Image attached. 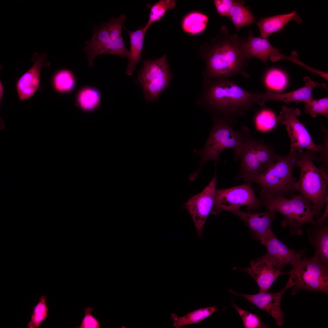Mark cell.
Returning <instances> with one entry per match:
<instances>
[{
  "label": "cell",
  "instance_id": "1",
  "mask_svg": "<svg viewBox=\"0 0 328 328\" xmlns=\"http://www.w3.org/2000/svg\"><path fill=\"white\" fill-rule=\"evenodd\" d=\"M196 103L232 124L255 104L265 105L263 93H252L229 78L203 79Z\"/></svg>",
  "mask_w": 328,
  "mask_h": 328
},
{
  "label": "cell",
  "instance_id": "2",
  "mask_svg": "<svg viewBox=\"0 0 328 328\" xmlns=\"http://www.w3.org/2000/svg\"><path fill=\"white\" fill-rule=\"evenodd\" d=\"M245 41L236 33L229 35L226 27L222 26L220 34L200 50V57L205 63L203 78H229L237 75L249 78L245 71L249 60L242 48Z\"/></svg>",
  "mask_w": 328,
  "mask_h": 328
},
{
  "label": "cell",
  "instance_id": "3",
  "mask_svg": "<svg viewBox=\"0 0 328 328\" xmlns=\"http://www.w3.org/2000/svg\"><path fill=\"white\" fill-rule=\"evenodd\" d=\"M211 116L214 125L207 141L203 148L194 150L201 159L199 169L193 174L195 178L205 163L210 160L217 162L220 154L226 149H234V159H240L245 145L251 138V132L247 127L243 125L239 130H235L232 124L223 118Z\"/></svg>",
  "mask_w": 328,
  "mask_h": 328
},
{
  "label": "cell",
  "instance_id": "4",
  "mask_svg": "<svg viewBox=\"0 0 328 328\" xmlns=\"http://www.w3.org/2000/svg\"><path fill=\"white\" fill-rule=\"evenodd\" d=\"M314 153L302 151L295 154L296 167L300 169L296 187L298 192L311 203L314 216L319 217L328 201V173L326 167L318 168L314 164L313 160L316 159Z\"/></svg>",
  "mask_w": 328,
  "mask_h": 328
},
{
  "label": "cell",
  "instance_id": "5",
  "mask_svg": "<svg viewBox=\"0 0 328 328\" xmlns=\"http://www.w3.org/2000/svg\"><path fill=\"white\" fill-rule=\"evenodd\" d=\"M295 159V154L290 152L285 156L276 155L274 163L253 181L261 187L259 199L278 195L290 197L298 192L297 179L293 175Z\"/></svg>",
  "mask_w": 328,
  "mask_h": 328
},
{
  "label": "cell",
  "instance_id": "6",
  "mask_svg": "<svg viewBox=\"0 0 328 328\" xmlns=\"http://www.w3.org/2000/svg\"><path fill=\"white\" fill-rule=\"evenodd\" d=\"M125 15L111 18L106 23L95 26L91 39L85 42L83 50L86 53L89 64L92 67L95 57L103 54L117 55L128 58L129 51L125 47L122 35Z\"/></svg>",
  "mask_w": 328,
  "mask_h": 328
},
{
  "label": "cell",
  "instance_id": "7",
  "mask_svg": "<svg viewBox=\"0 0 328 328\" xmlns=\"http://www.w3.org/2000/svg\"><path fill=\"white\" fill-rule=\"evenodd\" d=\"M288 198L278 195L267 200H261L263 205L281 214L284 217L281 226L287 227L292 235L302 234V228L306 223L316 224L312 210L313 206L307 198L296 193Z\"/></svg>",
  "mask_w": 328,
  "mask_h": 328
},
{
  "label": "cell",
  "instance_id": "8",
  "mask_svg": "<svg viewBox=\"0 0 328 328\" xmlns=\"http://www.w3.org/2000/svg\"><path fill=\"white\" fill-rule=\"evenodd\" d=\"M292 266L285 272L293 284L292 295L302 289L328 293V266L322 263L316 253L310 258L304 256Z\"/></svg>",
  "mask_w": 328,
  "mask_h": 328
},
{
  "label": "cell",
  "instance_id": "9",
  "mask_svg": "<svg viewBox=\"0 0 328 328\" xmlns=\"http://www.w3.org/2000/svg\"><path fill=\"white\" fill-rule=\"evenodd\" d=\"M172 78L166 54L154 60H145L138 80L146 101H157L161 93L169 86Z\"/></svg>",
  "mask_w": 328,
  "mask_h": 328
},
{
  "label": "cell",
  "instance_id": "10",
  "mask_svg": "<svg viewBox=\"0 0 328 328\" xmlns=\"http://www.w3.org/2000/svg\"><path fill=\"white\" fill-rule=\"evenodd\" d=\"M247 207L248 212L263 206L256 197L251 182L229 188L216 190L211 214L216 215L224 210L231 212Z\"/></svg>",
  "mask_w": 328,
  "mask_h": 328
},
{
  "label": "cell",
  "instance_id": "11",
  "mask_svg": "<svg viewBox=\"0 0 328 328\" xmlns=\"http://www.w3.org/2000/svg\"><path fill=\"white\" fill-rule=\"evenodd\" d=\"M301 114L299 109L284 105L282 107L277 119L278 122L285 127L288 132L291 142L290 152L295 153L303 149L314 153L322 151V145H316L313 142L307 130L297 118Z\"/></svg>",
  "mask_w": 328,
  "mask_h": 328
},
{
  "label": "cell",
  "instance_id": "12",
  "mask_svg": "<svg viewBox=\"0 0 328 328\" xmlns=\"http://www.w3.org/2000/svg\"><path fill=\"white\" fill-rule=\"evenodd\" d=\"M217 178L216 173L203 191L189 199L184 205L191 215L199 237L213 208Z\"/></svg>",
  "mask_w": 328,
  "mask_h": 328
},
{
  "label": "cell",
  "instance_id": "13",
  "mask_svg": "<svg viewBox=\"0 0 328 328\" xmlns=\"http://www.w3.org/2000/svg\"><path fill=\"white\" fill-rule=\"evenodd\" d=\"M260 242L267 249L264 257L280 271L286 265L293 266L305 256V250L290 249L278 240L273 232Z\"/></svg>",
  "mask_w": 328,
  "mask_h": 328
},
{
  "label": "cell",
  "instance_id": "14",
  "mask_svg": "<svg viewBox=\"0 0 328 328\" xmlns=\"http://www.w3.org/2000/svg\"><path fill=\"white\" fill-rule=\"evenodd\" d=\"M293 286V284L289 279L283 289L274 293L268 292L247 295L236 292L232 289L230 290L229 292L234 295L244 297L258 308L268 313L274 319L277 325L281 327L284 321V313L280 307L281 299L286 290Z\"/></svg>",
  "mask_w": 328,
  "mask_h": 328
},
{
  "label": "cell",
  "instance_id": "15",
  "mask_svg": "<svg viewBox=\"0 0 328 328\" xmlns=\"http://www.w3.org/2000/svg\"><path fill=\"white\" fill-rule=\"evenodd\" d=\"M47 57L46 53L39 55L35 53L32 55V60L34 62L33 64L19 79L16 84V90L20 100L29 99L39 87L41 69L50 65V62L46 60Z\"/></svg>",
  "mask_w": 328,
  "mask_h": 328
},
{
  "label": "cell",
  "instance_id": "16",
  "mask_svg": "<svg viewBox=\"0 0 328 328\" xmlns=\"http://www.w3.org/2000/svg\"><path fill=\"white\" fill-rule=\"evenodd\" d=\"M264 212H246L239 209L231 212L241 218L249 228L251 233L259 241H261L273 231L272 222L276 219V212L274 209L267 208Z\"/></svg>",
  "mask_w": 328,
  "mask_h": 328
},
{
  "label": "cell",
  "instance_id": "17",
  "mask_svg": "<svg viewBox=\"0 0 328 328\" xmlns=\"http://www.w3.org/2000/svg\"><path fill=\"white\" fill-rule=\"evenodd\" d=\"M242 271L251 275L259 289V292H266L278 277L285 274L275 268L264 256L251 262L249 266Z\"/></svg>",
  "mask_w": 328,
  "mask_h": 328
},
{
  "label": "cell",
  "instance_id": "18",
  "mask_svg": "<svg viewBox=\"0 0 328 328\" xmlns=\"http://www.w3.org/2000/svg\"><path fill=\"white\" fill-rule=\"evenodd\" d=\"M255 139L251 138L245 145L240 159V172L237 178L248 182H253L265 170L257 157L255 150Z\"/></svg>",
  "mask_w": 328,
  "mask_h": 328
},
{
  "label": "cell",
  "instance_id": "19",
  "mask_svg": "<svg viewBox=\"0 0 328 328\" xmlns=\"http://www.w3.org/2000/svg\"><path fill=\"white\" fill-rule=\"evenodd\" d=\"M242 48L248 59L255 57L265 64L270 56L277 55L280 52L279 49L272 46L268 39L255 37L253 32L250 30L248 32L247 40L243 43Z\"/></svg>",
  "mask_w": 328,
  "mask_h": 328
},
{
  "label": "cell",
  "instance_id": "20",
  "mask_svg": "<svg viewBox=\"0 0 328 328\" xmlns=\"http://www.w3.org/2000/svg\"><path fill=\"white\" fill-rule=\"evenodd\" d=\"M292 20L298 23H301L302 21L296 10L289 14L260 19L258 22H256L260 30L259 37L268 39L271 34L282 31L284 26Z\"/></svg>",
  "mask_w": 328,
  "mask_h": 328
},
{
  "label": "cell",
  "instance_id": "21",
  "mask_svg": "<svg viewBox=\"0 0 328 328\" xmlns=\"http://www.w3.org/2000/svg\"><path fill=\"white\" fill-rule=\"evenodd\" d=\"M309 227L307 232L309 240L315 249V253L322 263L328 266V221Z\"/></svg>",
  "mask_w": 328,
  "mask_h": 328
},
{
  "label": "cell",
  "instance_id": "22",
  "mask_svg": "<svg viewBox=\"0 0 328 328\" xmlns=\"http://www.w3.org/2000/svg\"><path fill=\"white\" fill-rule=\"evenodd\" d=\"M124 27L128 32L130 39V47L128 57V63L126 69V73L127 75L130 76L133 73L137 64L141 59L144 40L147 30L144 27L132 31Z\"/></svg>",
  "mask_w": 328,
  "mask_h": 328
},
{
  "label": "cell",
  "instance_id": "23",
  "mask_svg": "<svg viewBox=\"0 0 328 328\" xmlns=\"http://www.w3.org/2000/svg\"><path fill=\"white\" fill-rule=\"evenodd\" d=\"M244 1H234L228 17L238 31L242 27L255 23L256 18L248 7L243 5Z\"/></svg>",
  "mask_w": 328,
  "mask_h": 328
},
{
  "label": "cell",
  "instance_id": "24",
  "mask_svg": "<svg viewBox=\"0 0 328 328\" xmlns=\"http://www.w3.org/2000/svg\"><path fill=\"white\" fill-rule=\"evenodd\" d=\"M218 310L214 306L196 309L182 317H179L172 313L170 317L174 320L173 326L176 328H180L186 325L200 322Z\"/></svg>",
  "mask_w": 328,
  "mask_h": 328
},
{
  "label": "cell",
  "instance_id": "25",
  "mask_svg": "<svg viewBox=\"0 0 328 328\" xmlns=\"http://www.w3.org/2000/svg\"><path fill=\"white\" fill-rule=\"evenodd\" d=\"M208 16L200 12L194 11L187 14L183 18L181 26L186 32L196 35L203 32L206 29Z\"/></svg>",
  "mask_w": 328,
  "mask_h": 328
},
{
  "label": "cell",
  "instance_id": "26",
  "mask_svg": "<svg viewBox=\"0 0 328 328\" xmlns=\"http://www.w3.org/2000/svg\"><path fill=\"white\" fill-rule=\"evenodd\" d=\"M101 101L100 93L96 90L86 87L81 90L77 97L78 103L84 110L91 111L96 108Z\"/></svg>",
  "mask_w": 328,
  "mask_h": 328
},
{
  "label": "cell",
  "instance_id": "27",
  "mask_svg": "<svg viewBox=\"0 0 328 328\" xmlns=\"http://www.w3.org/2000/svg\"><path fill=\"white\" fill-rule=\"evenodd\" d=\"M75 79L70 70L63 69L56 72L52 78V84L57 92L64 93L71 91L75 85Z\"/></svg>",
  "mask_w": 328,
  "mask_h": 328
},
{
  "label": "cell",
  "instance_id": "28",
  "mask_svg": "<svg viewBox=\"0 0 328 328\" xmlns=\"http://www.w3.org/2000/svg\"><path fill=\"white\" fill-rule=\"evenodd\" d=\"M176 5V2L174 0H160L153 4H146L147 8L150 9V12L145 28L148 30L153 23L159 20L168 10L173 9Z\"/></svg>",
  "mask_w": 328,
  "mask_h": 328
},
{
  "label": "cell",
  "instance_id": "29",
  "mask_svg": "<svg viewBox=\"0 0 328 328\" xmlns=\"http://www.w3.org/2000/svg\"><path fill=\"white\" fill-rule=\"evenodd\" d=\"M264 83L268 90L280 91L285 87L287 83L286 75L278 69L273 68L268 70L265 73Z\"/></svg>",
  "mask_w": 328,
  "mask_h": 328
},
{
  "label": "cell",
  "instance_id": "30",
  "mask_svg": "<svg viewBox=\"0 0 328 328\" xmlns=\"http://www.w3.org/2000/svg\"><path fill=\"white\" fill-rule=\"evenodd\" d=\"M254 121L256 128L258 131L265 132L271 130L275 126L277 119L272 111L264 109L256 113Z\"/></svg>",
  "mask_w": 328,
  "mask_h": 328
},
{
  "label": "cell",
  "instance_id": "31",
  "mask_svg": "<svg viewBox=\"0 0 328 328\" xmlns=\"http://www.w3.org/2000/svg\"><path fill=\"white\" fill-rule=\"evenodd\" d=\"M47 296H42L39 302L34 307L31 320L27 324L28 328H38L41 323L48 317V308L46 300Z\"/></svg>",
  "mask_w": 328,
  "mask_h": 328
},
{
  "label": "cell",
  "instance_id": "32",
  "mask_svg": "<svg viewBox=\"0 0 328 328\" xmlns=\"http://www.w3.org/2000/svg\"><path fill=\"white\" fill-rule=\"evenodd\" d=\"M255 150L258 160L265 170L275 162L276 154L271 147L261 141L255 139Z\"/></svg>",
  "mask_w": 328,
  "mask_h": 328
},
{
  "label": "cell",
  "instance_id": "33",
  "mask_svg": "<svg viewBox=\"0 0 328 328\" xmlns=\"http://www.w3.org/2000/svg\"><path fill=\"white\" fill-rule=\"evenodd\" d=\"M304 112L315 117L317 114H321L327 118L328 117V97L317 100L313 98L305 101Z\"/></svg>",
  "mask_w": 328,
  "mask_h": 328
},
{
  "label": "cell",
  "instance_id": "34",
  "mask_svg": "<svg viewBox=\"0 0 328 328\" xmlns=\"http://www.w3.org/2000/svg\"><path fill=\"white\" fill-rule=\"evenodd\" d=\"M232 304L241 316L244 327L245 328H262L268 327L256 314L250 313L237 306L234 303Z\"/></svg>",
  "mask_w": 328,
  "mask_h": 328
},
{
  "label": "cell",
  "instance_id": "35",
  "mask_svg": "<svg viewBox=\"0 0 328 328\" xmlns=\"http://www.w3.org/2000/svg\"><path fill=\"white\" fill-rule=\"evenodd\" d=\"M92 308L86 307L85 308V315L80 325L76 328H99L100 323L98 320L91 314Z\"/></svg>",
  "mask_w": 328,
  "mask_h": 328
},
{
  "label": "cell",
  "instance_id": "36",
  "mask_svg": "<svg viewBox=\"0 0 328 328\" xmlns=\"http://www.w3.org/2000/svg\"><path fill=\"white\" fill-rule=\"evenodd\" d=\"M234 0H214V4L217 10L221 16H228Z\"/></svg>",
  "mask_w": 328,
  "mask_h": 328
},
{
  "label": "cell",
  "instance_id": "37",
  "mask_svg": "<svg viewBox=\"0 0 328 328\" xmlns=\"http://www.w3.org/2000/svg\"><path fill=\"white\" fill-rule=\"evenodd\" d=\"M4 93V88L3 86L2 85V82L0 81V101L2 99V97L3 96Z\"/></svg>",
  "mask_w": 328,
  "mask_h": 328
},
{
  "label": "cell",
  "instance_id": "38",
  "mask_svg": "<svg viewBox=\"0 0 328 328\" xmlns=\"http://www.w3.org/2000/svg\"><path fill=\"white\" fill-rule=\"evenodd\" d=\"M121 328H126V327L124 326H122Z\"/></svg>",
  "mask_w": 328,
  "mask_h": 328
}]
</instances>
